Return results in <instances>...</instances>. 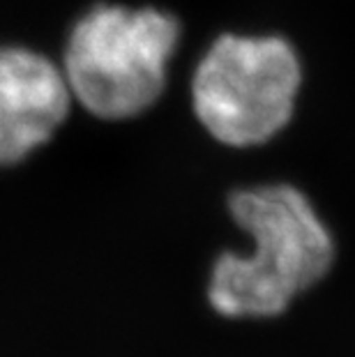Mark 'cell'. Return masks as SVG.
<instances>
[{
	"instance_id": "obj_1",
	"label": "cell",
	"mask_w": 355,
	"mask_h": 357,
	"mask_svg": "<svg viewBox=\"0 0 355 357\" xmlns=\"http://www.w3.org/2000/svg\"><path fill=\"white\" fill-rule=\"evenodd\" d=\"M231 215L254 240L249 256L222 254L208 284V302L236 321L275 318L328 275L335 245L296 187L268 185L236 192Z\"/></svg>"
},
{
	"instance_id": "obj_2",
	"label": "cell",
	"mask_w": 355,
	"mask_h": 357,
	"mask_svg": "<svg viewBox=\"0 0 355 357\" xmlns=\"http://www.w3.org/2000/svg\"><path fill=\"white\" fill-rule=\"evenodd\" d=\"M178 35L176 19L164 12L97 5L67 42V88L100 118L137 116L162 95Z\"/></svg>"
},
{
	"instance_id": "obj_3",
	"label": "cell",
	"mask_w": 355,
	"mask_h": 357,
	"mask_svg": "<svg viewBox=\"0 0 355 357\" xmlns=\"http://www.w3.org/2000/svg\"><path fill=\"white\" fill-rule=\"evenodd\" d=\"M300 65L282 37L224 35L194 74V111L226 146H259L289 123Z\"/></svg>"
},
{
	"instance_id": "obj_4",
	"label": "cell",
	"mask_w": 355,
	"mask_h": 357,
	"mask_svg": "<svg viewBox=\"0 0 355 357\" xmlns=\"http://www.w3.org/2000/svg\"><path fill=\"white\" fill-rule=\"evenodd\" d=\"M65 74L28 49L0 47V166L51 139L70 111Z\"/></svg>"
}]
</instances>
